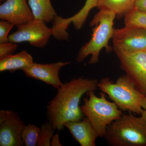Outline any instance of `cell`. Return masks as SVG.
Listing matches in <instances>:
<instances>
[{
    "label": "cell",
    "mask_w": 146,
    "mask_h": 146,
    "mask_svg": "<svg viewBox=\"0 0 146 146\" xmlns=\"http://www.w3.org/2000/svg\"><path fill=\"white\" fill-rule=\"evenodd\" d=\"M98 82L97 79L82 77L63 83L57 89L56 95L47 106V119L55 130H62L67 122L83 119L84 115L79 105L80 100L88 91L98 89Z\"/></svg>",
    "instance_id": "6da1fadb"
},
{
    "label": "cell",
    "mask_w": 146,
    "mask_h": 146,
    "mask_svg": "<svg viewBox=\"0 0 146 146\" xmlns=\"http://www.w3.org/2000/svg\"><path fill=\"white\" fill-rule=\"evenodd\" d=\"M116 16L114 12L102 9L95 15L90 23V27L93 28L91 39L80 50L76 59L78 62L81 63L90 55L89 64H96L98 62L100 53L103 48H105L108 52L112 50L108 42L113 36Z\"/></svg>",
    "instance_id": "7a4b0ae2"
},
{
    "label": "cell",
    "mask_w": 146,
    "mask_h": 146,
    "mask_svg": "<svg viewBox=\"0 0 146 146\" xmlns=\"http://www.w3.org/2000/svg\"><path fill=\"white\" fill-rule=\"evenodd\" d=\"M108 127L104 138L112 146H146V122L131 112Z\"/></svg>",
    "instance_id": "3957f363"
},
{
    "label": "cell",
    "mask_w": 146,
    "mask_h": 146,
    "mask_svg": "<svg viewBox=\"0 0 146 146\" xmlns=\"http://www.w3.org/2000/svg\"><path fill=\"white\" fill-rule=\"evenodd\" d=\"M98 87L122 111L141 115L143 110L141 102L145 95L136 88L126 75L119 77L115 82L108 77L102 78Z\"/></svg>",
    "instance_id": "277c9868"
},
{
    "label": "cell",
    "mask_w": 146,
    "mask_h": 146,
    "mask_svg": "<svg viewBox=\"0 0 146 146\" xmlns=\"http://www.w3.org/2000/svg\"><path fill=\"white\" fill-rule=\"evenodd\" d=\"M86 94L88 98L83 99L82 111L90 120L99 137L104 138L108 127L121 117L123 111L115 103L108 101L103 92L100 94V97L95 95V91H88Z\"/></svg>",
    "instance_id": "5b68a950"
},
{
    "label": "cell",
    "mask_w": 146,
    "mask_h": 146,
    "mask_svg": "<svg viewBox=\"0 0 146 146\" xmlns=\"http://www.w3.org/2000/svg\"><path fill=\"white\" fill-rule=\"evenodd\" d=\"M114 50L122 70L136 88L146 96V50L130 53Z\"/></svg>",
    "instance_id": "8992f818"
},
{
    "label": "cell",
    "mask_w": 146,
    "mask_h": 146,
    "mask_svg": "<svg viewBox=\"0 0 146 146\" xmlns=\"http://www.w3.org/2000/svg\"><path fill=\"white\" fill-rule=\"evenodd\" d=\"M17 30L9 36V41L12 43L27 42L33 46L44 48L52 35V28L40 20H33L26 23L16 26Z\"/></svg>",
    "instance_id": "52a82bcc"
},
{
    "label": "cell",
    "mask_w": 146,
    "mask_h": 146,
    "mask_svg": "<svg viewBox=\"0 0 146 146\" xmlns=\"http://www.w3.org/2000/svg\"><path fill=\"white\" fill-rule=\"evenodd\" d=\"M26 125L17 112L9 110L0 111V146L25 145L22 138Z\"/></svg>",
    "instance_id": "ba28073f"
},
{
    "label": "cell",
    "mask_w": 146,
    "mask_h": 146,
    "mask_svg": "<svg viewBox=\"0 0 146 146\" xmlns=\"http://www.w3.org/2000/svg\"><path fill=\"white\" fill-rule=\"evenodd\" d=\"M114 49L127 52L146 50V30L127 26L115 29L112 37Z\"/></svg>",
    "instance_id": "9c48e42d"
},
{
    "label": "cell",
    "mask_w": 146,
    "mask_h": 146,
    "mask_svg": "<svg viewBox=\"0 0 146 146\" xmlns=\"http://www.w3.org/2000/svg\"><path fill=\"white\" fill-rule=\"evenodd\" d=\"M70 64V62H69L50 64L33 63L22 70L27 77L42 81L58 89L63 84L59 77L60 69Z\"/></svg>",
    "instance_id": "30bf717a"
},
{
    "label": "cell",
    "mask_w": 146,
    "mask_h": 146,
    "mask_svg": "<svg viewBox=\"0 0 146 146\" xmlns=\"http://www.w3.org/2000/svg\"><path fill=\"white\" fill-rule=\"evenodd\" d=\"M0 18L18 26L35 18L27 0H6L0 6Z\"/></svg>",
    "instance_id": "8fae6325"
},
{
    "label": "cell",
    "mask_w": 146,
    "mask_h": 146,
    "mask_svg": "<svg viewBox=\"0 0 146 146\" xmlns=\"http://www.w3.org/2000/svg\"><path fill=\"white\" fill-rule=\"evenodd\" d=\"M64 126L81 146L96 145V140L99 136L88 118H83L77 121L67 122Z\"/></svg>",
    "instance_id": "7c38bea8"
},
{
    "label": "cell",
    "mask_w": 146,
    "mask_h": 146,
    "mask_svg": "<svg viewBox=\"0 0 146 146\" xmlns=\"http://www.w3.org/2000/svg\"><path fill=\"white\" fill-rule=\"evenodd\" d=\"M34 63L32 56L23 50L18 54L7 56L0 58V71L13 72L29 67Z\"/></svg>",
    "instance_id": "4fadbf2b"
},
{
    "label": "cell",
    "mask_w": 146,
    "mask_h": 146,
    "mask_svg": "<svg viewBox=\"0 0 146 146\" xmlns=\"http://www.w3.org/2000/svg\"><path fill=\"white\" fill-rule=\"evenodd\" d=\"M98 1L86 0L83 7L75 15L67 18H63L60 16L58 20V25L63 29H67L69 25L72 23L76 30L81 29L86 22L90 11L94 7H97Z\"/></svg>",
    "instance_id": "5bb4252c"
},
{
    "label": "cell",
    "mask_w": 146,
    "mask_h": 146,
    "mask_svg": "<svg viewBox=\"0 0 146 146\" xmlns=\"http://www.w3.org/2000/svg\"><path fill=\"white\" fill-rule=\"evenodd\" d=\"M28 4L36 20L49 23L57 16L50 0H28Z\"/></svg>",
    "instance_id": "9a60e30c"
},
{
    "label": "cell",
    "mask_w": 146,
    "mask_h": 146,
    "mask_svg": "<svg viewBox=\"0 0 146 146\" xmlns=\"http://www.w3.org/2000/svg\"><path fill=\"white\" fill-rule=\"evenodd\" d=\"M136 0H99L97 7L114 12L118 18H121L134 8Z\"/></svg>",
    "instance_id": "2e32d148"
},
{
    "label": "cell",
    "mask_w": 146,
    "mask_h": 146,
    "mask_svg": "<svg viewBox=\"0 0 146 146\" xmlns=\"http://www.w3.org/2000/svg\"><path fill=\"white\" fill-rule=\"evenodd\" d=\"M125 26L146 30V13L134 8L125 15Z\"/></svg>",
    "instance_id": "e0dca14e"
},
{
    "label": "cell",
    "mask_w": 146,
    "mask_h": 146,
    "mask_svg": "<svg viewBox=\"0 0 146 146\" xmlns=\"http://www.w3.org/2000/svg\"><path fill=\"white\" fill-rule=\"evenodd\" d=\"M40 128L32 124L26 125L23 129L22 138L25 146H35L37 145Z\"/></svg>",
    "instance_id": "ac0fdd59"
},
{
    "label": "cell",
    "mask_w": 146,
    "mask_h": 146,
    "mask_svg": "<svg viewBox=\"0 0 146 146\" xmlns=\"http://www.w3.org/2000/svg\"><path fill=\"white\" fill-rule=\"evenodd\" d=\"M55 129L49 121L44 123L40 128L37 146H50Z\"/></svg>",
    "instance_id": "d6986e66"
},
{
    "label": "cell",
    "mask_w": 146,
    "mask_h": 146,
    "mask_svg": "<svg viewBox=\"0 0 146 146\" xmlns=\"http://www.w3.org/2000/svg\"><path fill=\"white\" fill-rule=\"evenodd\" d=\"M14 26L13 24L8 21L1 20L0 21V44L9 42L8 34Z\"/></svg>",
    "instance_id": "ffe728a7"
},
{
    "label": "cell",
    "mask_w": 146,
    "mask_h": 146,
    "mask_svg": "<svg viewBox=\"0 0 146 146\" xmlns=\"http://www.w3.org/2000/svg\"><path fill=\"white\" fill-rule=\"evenodd\" d=\"M18 47L16 43L9 42L0 44V58L13 54Z\"/></svg>",
    "instance_id": "44dd1931"
},
{
    "label": "cell",
    "mask_w": 146,
    "mask_h": 146,
    "mask_svg": "<svg viewBox=\"0 0 146 146\" xmlns=\"http://www.w3.org/2000/svg\"><path fill=\"white\" fill-rule=\"evenodd\" d=\"M134 8L146 13V0H136Z\"/></svg>",
    "instance_id": "7402d4cb"
},
{
    "label": "cell",
    "mask_w": 146,
    "mask_h": 146,
    "mask_svg": "<svg viewBox=\"0 0 146 146\" xmlns=\"http://www.w3.org/2000/svg\"><path fill=\"white\" fill-rule=\"evenodd\" d=\"M58 131L57 133L54 134L52 138L51 142V146H61L62 145L60 144L59 141V136H58Z\"/></svg>",
    "instance_id": "603a6c76"
},
{
    "label": "cell",
    "mask_w": 146,
    "mask_h": 146,
    "mask_svg": "<svg viewBox=\"0 0 146 146\" xmlns=\"http://www.w3.org/2000/svg\"><path fill=\"white\" fill-rule=\"evenodd\" d=\"M141 107L143 110H146V96H145L141 102Z\"/></svg>",
    "instance_id": "cb8c5ba5"
},
{
    "label": "cell",
    "mask_w": 146,
    "mask_h": 146,
    "mask_svg": "<svg viewBox=\"0 0 146 146\" xmlns=\"http://www.w3.org/2000/svg\"><path fill=\"white\" fill-rule=\"evenodd\" d=\"M141 117L146 122V110L143 109V111L141 112Z\"/></svg>",
    "instance_id": "d4e9b609"
},
{
    "label": "cell",
    "mask_w": 146,
    "mask_h": 146,
    "mask_svg": "<svg viewBox=\"0 0 146 146\" xmlns=\"http://www.w3.org/2000/svg\"><path fill=\"white\" fill-rule=\"evenodd\" d=\"M6 1V0H0V2L1 3L3 1Z\"/></svg>",
    "instance_id": "484cf974"
}]
</instances>
